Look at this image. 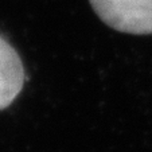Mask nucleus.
Wrapping results in <instances>:
<instances>
[{"label": "nucleus", "mask_w": 152, "mask_h": 152, "mask_svg": "<svg viewBox=\"0 0 152 152\" xmlns=\"http://www.w3.org/2000/svg\"><path fill=\"white\" fill-rule=\"evenodd\" d=\"M90 4L113 30L135 35L152 34V0H90Z\"/></svg>", "instance_id": "1"}, {"label": "nucleus", "mask_w": 152, "mask_h": 152, "mask_svg": "<svg viewBox=\"0 0 152 152\" xmlns=\"http://www.w3.org/2000/svg\"><path fill=\"white\" fill-rule=\"evenodd\" d=\"M24 80L26 73L19 54L0 37V110L14 102L23 89Z\"/></svg>", "instance_id": "2"}]
</instances>
